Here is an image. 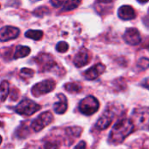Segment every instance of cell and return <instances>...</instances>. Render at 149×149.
<instances>
[{
	"label": "cell",
	"mask_w": 149,
	"mask_h": 149,
	"mask_svg": "<svg viewBox=\"0 0 149 149\" xmlns=\"http://www.w3.org/2000/svg\"><path fill=\"white\" fill-rule=\"evenodd\" d=\"M68 48H69V45L65 42H59L56 46V49L58 52H67Z\"/></svg>",
	"instance_id": "obj_24"
},
{
	"label": "cell",
	"mask_w": 149,
	"mask_h": 149,
	"mask_svg": "<svg viewBox=\"0 0 149 149\" xmlns=\"http://www.w3.org/2000/svg\"><path fill=\"white\" fill-rule=\"evenodd\" d=\"M65 3V0H51V3L54 7H59Z\"/></svg>",
	"instance_id": "obj_27"
},
{
	"label": "cell",
	"mask_w": 149,
	"mask_h": 149,
	"mask_svg": "<svg viewBox=\"0 0 149 149\" xmlns=\"http://www.w3.org/2000/svg\"><path fill=\"white\" fill-rule=\"evenodd\" d=\"M27 121H23L22 125L17 129L15 135L19 139H24L29 134V127L27 126Z\"/></svg>",
	"instance_id": "obj_15"
},
{
	"label": "cell",
	"mask_w": 149,
	"mask_h": 149,
	"mask_svg": "<svg viewBox=\"0 0 149 149\" xmlns=\"http://www.w3.org/2000/svg\"><path fill=\"white\" fill-rule=\"evenodd\" d=\"M49 12H50V10H49L46 7L43 6V7L38 8L33 13H34V15L37 16V17H42V16H44V15H45V14H48Z\"/></svg>",
	"instance_id": "obj_23"
},
{
	"label": "cell",
	"mask_w": 149,
	"mask_h": 149,
	"mask_svg": "<svg viewBox=\"0 0 149 149\" xmlns=\"http://www.w3.org/2000/svg\"><path fill=\"white\" fill-rule=\"evenodd\" d=\"M40 108L41 106L35 103L31 100L24 99L14 107V111L20 115L31 116L37 113L38 110H40Z\"/></svg>",
	"instance_id": "obj_3"
},
{
	"label": "cell",
	"mask_w": 149,
	"mask_h": 149,
	"mask_svg": "<svg viewBox=\"0 0 149 149\" xmlns=\"http://www.w3.org/2000/svg\"><path fill=\"white\" fill-rule=\"evenodd\" d=\"M25 37L34 39V40H40L43 37V32L41 31H34L30 30L25 32Z\"/></svg>",
	"instance_id": "obj_21"
},
{
	"label": "cell",
	"mask_w": 149,
	"mask_h": 149,
	"mask_svg": "<svg viewBox=\"0 0 149 149\" xmlns=\"http://www.w3.org/2000/svg\"><path fill=\"white\" fill-rule=\"evenodd\" d=\"M142 86L149 90V77L148 78H147V79H145L143 80V82H142Z\"/></svg>",
	"instance_id": "obj_29"
},
{
	"label": "cell",
	"mask_w": 149,
	"mask_h": 149,
	"mask_svg": "<svg viewBox=\"0 0 149 149\" xmlns=\"http://www.w3.org/2000/svg\"><path fill=\"white\" fill-rule=\"evenodd\" d=\"M65 133L67 134L68 137H71V138H78L80 136L81 133H82V128L81 127H68L66 128L65 130Z\"/></svg>",
	"instance_id": "obj_19"
},
{
	"label": "cell",
	"mask_w": 149,
	"mask_h": 149,
	"mask_svg": "<svg viewBox=\"0 0 149 149\" xmlns=\"http://www.w3.org/2000/svg\"><path fill=\"white\" fill-rule=\"evenodd\" d=\"M135 130V127L129 119H122L119 120L113 127L109 134V142L112 144L122 143L127 136Z\"/></svg>",
	"instance_id": "obj_1"
},
{
	"label": "cell",
	"mask_w": 149,
	"mask_h": 149,
	"mask_svg": "<svg viewBox=\"0 0 149 149\" xmlns=\"http://www.w3.org/2000/svg\"><path fill=\"white\" fill-rule=\"evenodd\" d=\"M45 149H59L58 148V146L56 144V143H53V142H46L45 144Z\"/></svg>",
	"instance_id": "obj_26"
},
{
	"label": "cell",
	"mask_w": 149,
	"mask_h": 149,
	"mask_svg": "<svg viewBox=\"0 0 149 149\" xmlns=\"http://www.w3.org/2000/svg\"><path fill=\"white\" fill-rule=\"evenodd\" d=\"M31 50L27 46H23V45H18L16 47V51L14 53V58L17 59L20 58H24L30 53Z\"/></svg>",
	"instance_id": "obj_16"
},
{
	"label": "cell",
	"mask_w": 149,
	"mask_h": 149,
	"mask_svg": "<svg viewBox=\"0 0 149 149\" xmlns=\"http://www.w3.org/2000/svg\"><path fill=\"white\" fill-rule=\"evenodd\" d=\"M100 108L99 100L93 96H87L79 104V109L81 113L90 116L95 113Z\"/></svg>",
	"instance_id": "obj_4"
},
{
	"label": "cell",
	"mask_w": 149,
	"mask_h": 149,
	"mask_svg": "<svg viewBox=\"0 0 149 149\" xmlns=\"http://www.w3.org/2000/svg\"><path fill=\"white\" fill-rule=\"evenodd\" d=\"M124 40L131 45H136L140 44L141 40V34L136 28H128L125 31Z\"/></svg>",
	"instance_id": "obj_9"
},
{
	"label": "cell",
	"mask_w": 149,
	"mask_h": 149,
	"mask_svg": "<svg viewBox=\"0 0 149 149\" xmlns=\"http://www.w3.org/2000/svg\"><path fill=\"white\" fill-rule=\"evenodd\" d=\"M53 120V115L51 112H44L39 114L31 124V127L34 132H39L51 124Z\"/></svg>",
	"instance_id": "obj_5"
},
{
	"label": "cell",
	"mask_w": 149,
	"mask_h": 149,
	"mask_svg": "<svg viewBox=\"0 0 149 149\" xmlns=\"http://www.w3.org/2000/svg\"><path fill=\"white\" fill-rule=\"evenodd\" d=\"M73 149H86V143L84 141H82L79 142L77 144V146Z\"/></svg>",
	"instance_id": "obj_28"
},
{
	"label": "cell",
	"mask_w": 149,
	"mask_h": 149,
	"mask_svg": "<svg viewBox=\"0 0 149 149\" xmlns=\"http://www.w3.org/2000/svg\"><path fill=\"white\" fill-rule=\"evenodd\" d=\"M0 127H3V123L0 121Z\"/></svg>",
	"instance_id": "obj_32"
},
{
	"label": "cell",
	"mask_w": 149,
	"mask_h": 149,
	"mask_svg": "<svg viewBox=\"0 0 149 149\" xmlns=\"http://www.w3.org/2000/svg\"><path fill=\"white\" fill-rule=\"evenodd\" d=\"M65 89L71 93H79L81 92L83 86L79 82H72V83H67L65 85Z\"/></svg>",
	"instance_id": "obj_17"
},
{
	"label": "cell",
	"mask_w": 149,
	"mask_h": 149,
	"mask_svg": "<svg viewBox=\"0 0 149 149\" xmlns=\"http://www.w3.org/2000/svg\"><path fill=\"white\" fill-rule=\"evenodd\" d=\"M34 75V71L29 68H23L20 71V76L22 79H30L31 77H33Z\"/></svg>",
	"instance_id": "obj_22"
},
{
	"label": "cell",
	"mask_w": 149,
	"mask_h": 149,
	"mask_svg": "<svg viewBox=\"0 0 149 149\" xmlns=\"http://www.w3.org/2000/svg\"><path fill=\"white\" fill-rule=\"evenodd\" d=\"M90 61V54L88 51L85 48L81 49L74 58L73 63L77 67H82L87 65Z\"/></svg>",
	"instance_id": "obj_12"
},
{
	"label": "cell",
	"mask_w": 149,
	"mask_h": 149,
	"mask_svg": "<svg viewBox=\"0 0 149 149\" xmlns=\"http://www.w3.org/2000/svg\"><path fill=\"white\" fill-rule=\"evenodd\" d=\"M19 30L13 26H4L0 30V41L5 42L18 37Z\"/></svg>",
	"instance_id": "obj_8"
},
{
	"label": "cell",
	"mask_w": 149,
	"mask_h": 149,
	"mask_svg": "<svg viewBox=\"0 0 149 149\" xmlns=\"http://www.w3.org/2000/svg\"><path fill=\"white\" fill-rule=\"evenodd\" d=\"M55 86V81H53L52 79H45L33 86L31 88V93L34 97H40L41 95L46 94L53 91Z\"/></svg>",
	"instance_id": "obj_6"
},
{
	"label": "cell",
	"mask_w": 149,
	"mask_h": 149,
	"mask_svg": "<svg viewBox=\"0 0 149 149\" xmlns=\"http://www.w3.org/2000/svg\"><path fill=\"white\" fill-rule=\"evenodd\" d=\"M149 0H138V2L139 3H147V2H148Z\"/></svg>",
	"instance_id": "obj_31"
},
{
	"label": "cell",
	"mask_w": 149,
	"mask_h": 149,
	"mask_svg": "<svg viewBox=\"0 0 149 149\" xmlns=\"http://www.w3.org/2000/svg\"><path fill=\"white\" fill-rule=\"evenodd\" d=\"M106 70V66L103 64H97L93 67L89 68L87 71L84 72V77L87 80H93L96 79L99 76H100Z\"/></svg>",
	"instance_id": "obj_10"
},
{
	"label": "cell",
	"mask_w": 149,
	"mask_h": 149,
	"mask_svg": "<svg viewBox=\"0 0 149 149\" xmlns=\"http://www.w3.org/2000/svg\"><path fill=\"white\" fill-rule=\"evenodd\" d=\"M58 99V101L56 102L54 105H53V109H54V112L58 114H63L66 112L67 110V107H68V104H67V99L66 97L62 94V93H59L57 95Z\"/></svg>",
	"instance_id": "obj_14"
},
{
	"label": "cell",
	"mask_w": 149,
	"mask_h": 149,
	"mask_svg": "<svg viewBox=\"0 0 149 149\" xmlns=\"http://www.w3.org/2000/svg\"><path fill=\"white\" fill-rule=\"evenodd\" d=\"M9 94V83L7 81H2L0 84V102H3Z\"/></svg>",
	"instance_id": "obj_18"
},
{
	"label": "cell",
	"mask_w": 149,
	"mask_h": 149,
	"mask_svg": "<svg viewBox=\"0 0 149 149\" xmlns=\"http://www.w3.org/2000/svg\"><path fill=\"white\" fill-rule=\"evenodd\" d=\"M37 63L41 68V71H52L57 67V63L53 60L51 55L48 54H40L36 58Z\"/></svg>",
	"instance_id": "obj_7"
},
{
	"label": "cell",
	"mask_w": 149,
	"mask_h": 149,
	"mask_svg": "<svg viewBox=\"0 0 149 149\" xmlns=\"http://www.w3.org/2000/svg\"><path fill=\"white\" fill-rule=\"evenodd\" d=\"M130 120L135 128L149 130V107L135 108L131 114Z\"/></svg>",
	"instance_id": "obj_2"
},
{
	"label": "cell",
	"mask_w": 149,
	"mask_h": 149,
	"mask_svg": "<svg viewBox=\"0 0 149 149\" xmlns=\"http://www.w3.org/2000/svg\"><path fill=\"white\" fill-rule=\"evenodd\" d=\"M138 65L141 68V69H147L149 67V59L147 58H142L139 60L138 62Z\"/></svg>",
	"instance_id": "obj_25"
},
{
	"label": "cell",
	"mask_w": 149,
	"mask_h": 149,
	"mask_svg": "<svg viewBox=\"0 0 149 149\" xmlns=\"http://www.w3.org/2000/svg\"><path fill=\"white\" fill-rule=\"evenodd\" d=\"M118 15L122 20H132L136 17L135 10L130 5H123L118 10Z\"/></svg>",
	"instance_id": "obj_13"
},
{
	"label": "cell",
	"mask_w": 149,
	"mask_h": 149,
	"mask_svg": "<svg viewBox=\"0 0 149 149\" xmlns=\"http://www.w3.org/2000/svg\"><path fill=\"white\" fill-rule=\"evenodd\" d=\"M1 143H2V137L0 136V145H1Z\"/></svg>",
	"instance_id": "obj_33"
},
{
	"label": "cell",
	"mask_w": 149,
	"mask_h": 149,
	"mask_svg": "<svg viewBox=\"0 0 149 149\" xmlns=\"http://www.w3.org/2000/svg\"><path fill=\"white\" fill-rule=\"evenodd\" d=\"M81 3V0H66L64 4L63 10L64 11H69L72 10L76 9L79 4Z\"/></svg>",
	"instance_id": "obj_20"
},
{
	"label": "cell",
	"mask_w": 149,
	"mask_h": 149,
	"mask_svg": "<svg viewBox=\"0 0 149 149\" xmlns=\"http://www.w3.org/2000/svg\"><path fill=\"white\" fill-rule=\"evenodd\" d=\"M113 114L111 113L110 110H107L106 112H104V113L101 115V117L98 120L96 125H95V128L99 129V130H105L107 129L112 123L113 121Z\"/></svg>",
	"instance_id": "obj_11"
},
{
	"label": "cell",
	"mask_w": 149,
	"mask_h": 149,
	"mask_svg": "<svg viewBox=\"0 0 149 149\" xmlns=\"http://www.w3.org/2000/svg\"><path fill=\"white\" fill-rule=\"evenodd\" d=\"M97 1L100 3H111L113 0H97Z\"/></svg>",
	"instance_id": "obj_30"
}]
</instances>
